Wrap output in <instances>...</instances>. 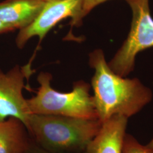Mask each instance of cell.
<instances>
[{
	"mask_svg": "<svg viewBox=\"0 0 153 153\" xmlns=\"http://www.w3.org/2000/svg\"><path fill=\"white\" fill-rule=\"evenodd\" d=\"M88 61L94 70L91 79L93 100L101 123L115 115L129 119L152 100V90L140 79L127 78L112 71L102 49L91 52Z\"/></svg>",
	"mask_w": 153,
	"mask_h": 153,
	"instance_id": "6da1fadb",
	"label": "cell"
},
{
	"mask_svg": "<svg viewBox=\"0 0 153 153\" xmlns=\"http://www.w3.org/2000/svg\"><path fill=\"white\" fill-rule=\"evenodd\" d=\"M102 123L58 115H30L26 127L33 142L55 153H83Z\"/></svg>",
	"mask_w": 153,
	"mask_h": 153,
	"instance_id": "7a4b0ae2",
	"label": "cell"
},
{
	"mask_svg": "<svg viewBox=\"0 0 153 153\" xmlns=\"http://www.w3.org/2000/svg\"><path fill=\"white\" fill-rule=\"evenodd\" d=\"M52 75L41 72L37 80L40 86L35 96L27 99L31 114L58 115L88 119H98L90 85L76 82L71 91L62 93L51 86Z\"/></svg>",
	"mask_w": 153,
	"mask_h": 153,
	"instance_id": "3957f363",
	"label": "cell"
},
{
	"mask_svg": "<svg viewBox=\"0 0 153 153\" xmlns=\"http://www.w3.org/2000/svg\"><path fill=\"white\" fill-rule=\"evenodd\" d=\"M132 11L128 35L113 58L108 62L116 74L128 76L134 69L137 55L153 47V18L149 0H126Z\"/></svg>",
	"mask_w": 153,
	"mask_h": 153,
	"instance_id": "277c9868",
	"label": "cell"
},
{
	"mask_svg": "<svg viewBox=\"0 0 153 153\" xmlns=\"http://www.w3.org/2000/svg\"><path fill=\"white\" fill-rule=\"evenodd\" d=\"M83 0H45L36 19L27 27L19 30L16 38L17 47L22 49L35 36L42 40L52 28L66 18H71V26H79L83 19Z\"/></svg>",
	"mask_w": 153,
	"mask_h": 153,
	"instance_id": "5b68a950",
	"label": "cell"
},
{
	"mask_svg": "<svg viewBox=\"0 0 153 153\" xmlns=\"http://www.w3.org/2000/svg\"><path fill=\"white\" fill-rule=\"evenodd\" d=\"M30 71V66H14L7 73L0 69V121L13 117L27 125L31 114L23 90Z\"/></svg>",
	"mask_w": 153,
	"mask_h": 153,
	"instance_id": "8992f818",
	"label": "cell"
},
{
	"mask_svg": "<svg viewBox=\"0 0 153 153\" xmlns=\"http://www.w3.org/2000/svg\"><path fill=\"white\" fill-rule=\"evenodd\" d=\"M128 119L115 115L102 123L83 153H123Z\"/></svg>",
	"mask_w": 153,
	"mask_h": 153,
	"instance_id": "52a82bcc",
	"label": "cell"
},
{
	"mask_svg": "<svg viewBox=\"0 0 153 153\" xmlns=\"http://www.w3.org/2000/svg\"><path fill=\"white\" fill-rule=\"evenodd\" d=\"M45 0H5L0 2V19L16 30L30 25L38 16Z\"/></svg>",
	"mask_w": 153,
	"mask_h": 153,
	"instance_id": "ba28073f",
	"label": "cell"
},
{
	"mask_svg": "<svg viewBox=\"0 0 153 153\" xmlns=\"http://www.w3.org/2000/svg\"><path fill=\"white\" fill-rule=\"evenodd\" d=\"M33 142L22 121L13 117L0 121V153H25Z\"/></svg>",
	"mask_w": 153,
	"mask_h": 153,
	"instance_id": "9c48e42d",
	"label": "cell"
},
{
	"mask_svg": "<svg viewBox=\"0 0 153 153\" xmlns=\"http://www.w3.org/2000/svg\"><path fill=\"white\" fill-rule=\"evenodd\" d=\"M123 153H153V150L143 145L131 134L126 133Z\"/></svg>",
	"mask_w": 153,
	"mask_h": 153,
	"instance_id": "30bf717a",
	"label": "cell"
},
{
	"mask_svg": "<svg viewBox=\"0 0 153 153\" xmlns=\"http://www.w3.org/2000/svg\"><path fill=\"white\" fill-rule=\"evenodd\" d=\"M109 0H83L82 16L84 18L88 14L99 5Z\"/></svg>",
	"mask_w": 153,
	"mask_h": 153,
	"instance_id": "8fae6325",
	"label": "cell"
},
{
	"mask_svg": "<svg viewBox=\"0 0 153 153\" xmlns=\"http://www.w3.org/2000/svg\"><path fill=\"white\" fill-rule=\"evenodd\" d=\"M25 153H55L47 151L43 148L39 147L37 145H36L33 141L28 148L27 150L25 152Z\"/></svg>",
	"mask_w": 153,
	"mask_h": 153,
	"instance_id": "7c38bea8",
	"label": "cell"
},
{
	"mask_svg": "<svg viewBox=\"0 0 153 153\" xmlns=\"http://www.w3.org/2000/svg\"><path fill=\"white\" fill-rule=\"evenodd\" d=\"M14 31H15V30L13 28L0 19V35Z\"/></svg>",
	"mask_w": 153,
	"mask_h": 153,
	"instance_id": "4fadbf2b",
	"label": "cell"
},
{
	"mask_svg": "<svg viewBox=\"0 0 153 153\" xmlns=\"http://www.w3.org/2000/svg\"><path fill=\"white\" fill-rule=\"evenodd\" d=\"M149 149H151L153 151V138L152 140L148 143V144L146 145Z\"/></svg>",
	"mask_w": 153,
	"mask_h": 153,
	"instance_id": "5bb4252c",
	"label": "cell"
}]
</instances>
